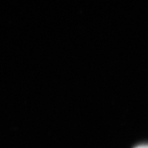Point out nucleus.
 <instances>
[{"mask_svg":"<svg viewBox=\"0 0 148 148\" xmlns=\"http://www.w3.org/2000/svg\"><path fill=\"white\" fill-rule=\"evenodd\" d=\"M134 148H147V147L146 145H140V146H138L135 147Z\"/></svg>","mask_w":148,"mask_h":148,"instance_id":"obj_1","label":"nucleus"}]
</instances>
